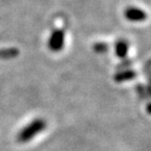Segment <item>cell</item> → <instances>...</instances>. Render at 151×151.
I'll list each match as a JSON object with an SVG mask.
<instances>
[{"instance_id":"cell-1","label":"cell","mask_w":151,"mask_h":151,"mask_svg":"<svg viewBox=\"0 0 151 151\" xmlns=\"http://www.w3.org/2000/svg\"><path fill=\"white\" fill-rule=\"evenodd\" d=\"M125 16L127 17L130 20H143L145 18V13L143 11H141L139 9H137V7H128L125 12Z\"/></svg>"}]
</instances>
